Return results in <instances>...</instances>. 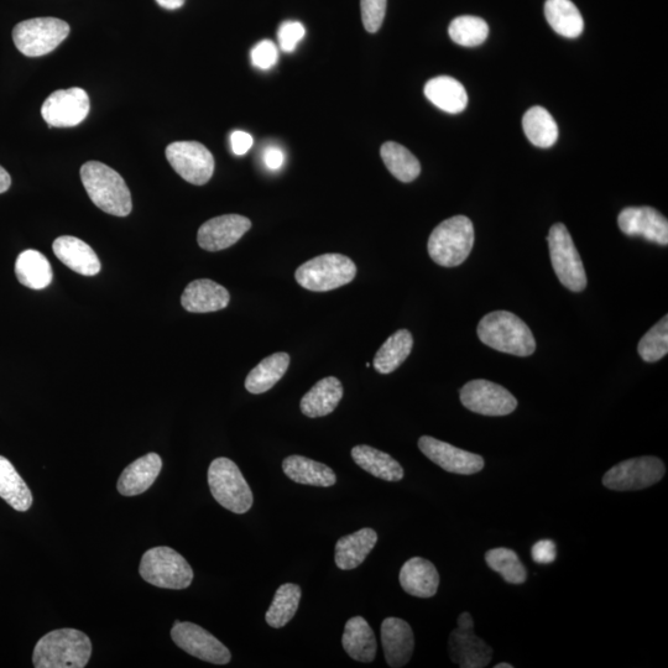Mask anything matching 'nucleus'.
<instances>
[{
  "label": "nucleus",
  "instance_id": "nucleus-13",
  "mask_svg": "<svg viewBox=\"0 0 668 668\" xmlns=\"http://www.w3.org/2000/svg\"><path fill=\"white\" fill-rule=\"evenodd\" d=\"M461 403L483 416H506L516 410L518 400L504 386L488 380H472L461 389Z\"/></svg>",
  "mask_w": 668,
  "mask_h": 668
},
{
  "label": "nucleus",
  "instance_id": "nucleus-9",
  "mask_svg": "<svg viewBox=\"0 0 668 668\" xmlns=\"http://www.w3.org/2000/svg\"><path fill=\"white\" fill-rule=\"evenodd\" d=\"M70 34V25L56 18H35L19 23L13 30L17 49L28 57H40L59 48Z\"/></svg>",
  "mask_w": 668,
  "mask_h": 668
},
{
  "label": "nucleus",
  "instance_id": "nucleus-5",
  "mask_svg": "<svg viewBox=\"0 0 668 668\" xmlns=\"http://www.w3.org/2000/svg\"><path fill=\"white\" fill-rule=\"evenodd\" d=\"M357 265L342 254H323L296 270L295 279L306 290L326 292L339 289L356 279Z\"/></svg>",
  "mask_w": 668,
  "mask_h": 668
},
{
  "label": "nucleus",
  "instance_id": "nucleus-38",
  "mask_svg": "<svg viewBox=\"0 0 668 668\" xmlns=\"http://www.w3.org/2000/svg\"><path fill=\"white\" fill-rule=\"evenodd\" d=\"M485 561L493 571L500 574L505 582L523 584L527 579L526 568L520 561L518 553L513 550L499 547L485 553Z\"/></svg>",
  "mask_w": 668,
  "mask_h": 668
},
{
  "label": "nucleus",
  "instance_id": "nucleus-34",
  "mask_svg": "<svg viewBox=\"0 0 668 668\" xmlns=\"http://www.w3.org/2000/svg\"><path fill=\"white\" fill-rule=\"evenodd\" d=\"M0 498L24 513L33 505V494L9 459L0 456Z\"/></svg>",
  "mask_w": 668,
  "mask_h": 668
},
{
  "label": "nucleus",
  "instance_id": "nucleus-17",
  "mask_svg": "<svg viewBox=\"0 0 668 668\" xmlns=\"http://www.w3.org/2000/svg\"><path fill=\"white\" fill-rule=\"evenodd\" d=\"M620 231L659 245L668 244V221L652 207H628L618 217Z\"/></svg>",
  "mask_w": 668,
  "mask_h": 668
},
{
  "label": "nucleus",
  "instance_id": "nucleus-12",
  "mask_svg": "<svg viewBox=\"0 0 668 668\" xmlns=\"http://www.w3.org/2000/svg\"><path fill=\"white\" fill-rule=\"evenodd\" d=\"M448 652L454 664L462 668H484L493 659L492 647L474 634V621L467 612L459 615L458 628L448 640Z\"/></svg>",
  "mask_w": 668,
  "mask_h": 668
},
{
  "label": "nucleus",
  "instance_id": "nucleus-20",
  "mask_svg": "<svg viewBox=\"0 0 668 668\" xmlns=\"http://www.w3.org/2000/svg\"><path fill=\"white\" fill-rule=\"evenodd\" d=\"M231 301L226 287L208 279L192 281L181 296L182 307L192 313L217 312Z\"/></svg>",
  "mask_w": 668,
  "mask_h": 668
},
{
  "label": "nucleus",
  "instance_id": "nucleus-1",
  "mask_svg": "<svg viewBox=\"0 0 668 668\" xmlns=\"http://www.w3.org/2000/svg\"><path fill=\"white\" fill-rule=\"evenodd\" d=\"M477 333L485 346L501 353L530 357L536 351V341L530 327L508 311L485 315L479 322Z\"/></svg>",
  "mask_w": 668,
  "mask_h": 668
},
{
  "label": "nucleus",
  "instance_id": "nucleus-45",
  "mask_svg": "<svg viewBox=\"0 0 668 668\" xmlns=\"http://www.w3.org/2000/svg\"><path fill=\"white\" fill-rule=\"evenodd\" d=\"M254 139L252 135L240 132H233L231 135V145L233 153L236 155H245L250 149H252Z\"/></svg>",
  "mask_w": 668,
  "mask_h": 668
},
{
  "label": "nucleus",
  "instance_id": "nucleus-6",
  "mask_svg": "<svg viewBox=\"0 0 668 668\" xmlns=\"http://www.w3.org/2000/svg\"><path fill=\"white\" fill-rule=\"evenodd\" d=\"M208 484L213 498L232 513L245 514L252 508V489L231 459L222 457L211 463Z\"/></svg>",
  "mask_w": 668,
  "mask_h": 668
},
{
  "label": "nucleus",
  "instance_id": "nucleus-29",
  "mask_svg": "<svg viewBox=\"0 0 668 668\" xmlns=\"http://www.w3.org/2000/svg\"><path fill=\"white\" fill-rule=\"evenodd\" d=\"M353 461L365 472L386 482H399L404 478V468L390 454L370 446L360 445L352 450Z\"/></svg>",
  "mask_w": 668,
  "mask_h": 668
},
{
  "label": "nucleus",
  "instance_id": "nucleus-32",
  "mask_svg": "<svg viewBox=\"0 0 668 668\" xmlns=\"http://www.w3.org/2000/svg\"><path fill=\"white\" fill-rule=\"evenodd\" d=\"M545 17L558 35L576 39L583 33L584 20L571 0H546Z\"/></svg>",
  "mask_w": 668,
  "mask_h": 668
},
{
  "label": "nucleus",
  "instance_id": "nucleus-28",
  "mask_svg": "<svg viewBox=\"0 0 668 668\" xmlns=\"http://www.w3.org/2000/svg\"><path fill=\"white\" fill-rule=\"evenodd\" d=\"M283 471L295 483L328 488L336 484V473L326 464L304 456H290L283 462Z\"/></svg>",
  "mask_w": 668,
  "mask_h": 668
},
{
  "label": "nucleus",
  "instance_id": "nucleus-46",
  "mask_svg": "<svg viewBox=\"0 0 668 668\" xmlns=\"http://www.w3.org/2000/svg\"><path fill=\"white\" fill-rule=\"evenodd\" d=\"M284 151L279 146H268L264 151V163L271 171L279 170L284 165Z\"/></svg>",
  "mask_w": 668,
  "mask_h": 668
},
{
  "label": "nucleus",
  "instance_id": "nucleus-26",
  "mask_svg": "<svg viewBox=\"0 0 668 668\" xmlns=\"http://www.w3.org/2000/svg\"><path fill=\"white\" fill-rule=\"evenodd\" d=\"M343 649L353 660L369 664L377 656V638L363 617L349 619L342 638Z\"/></svg>",
  "mask_w": 668,
  "mask_h": 668
},
{
  "label": "nucleus",
  "instance_id": "nucleus-43",
  "mask_svg": "<svg viewBox=\"0 0 668 668\" xmlns=\"http://www.w3.org/2000/svg\"><path fill=\"white\" fill-rule=\"evenodd\" d=\"M279 59V51L273 41L263 40L254 46L252 50V61L260 70H269L276 65Z\"/></svg>",
  "mask_w": 668,
  "mask_h": 668
},
{
  "label": "nucleus",
  "instance_id": "nucleus-14",
  "mask_svg": "<svg viewBox=\"0 0 668 668\" xmlns=\"http://www.w3.org/2000/svg\"><path fill=\"white\" fill-rule=\"evenodd\" d=\"M90 109V97L86 91L73 87L51 93L41 108V116L49 128H72L87 118Z\"/></svg>",
  "mask_w": 668,
  "mask_h": 668
},
{
  "label": "nucleus",
  "instance_id": "nucleus-40",
  "mask_svg": "<svg viewBox=\"0 0 668 668\" xmlns=\"http://www.w3.org/2000/svg\"><path fill=\"white\" fill-rule=\"evenodd\" d=\"M638 352L646 363L659 362L668 352V316L651 328L639 342Z\"/></svg>",
  "mask_w": 668,
  "mask_h": 668
},
{
  "label": "nucleus",
  "instance_id": "nucleus-48",
  "mask_svg": "<svg viewBox=\"0 0 668 668\" xmlns=\"http://www.w3.org/2000/svg\"><path fill=\"white\" fill-rule=\"evenodd\" d=\"M156 3H158L161 8L176 10L180 9L182 5L185 4V0H156Z\"/></svg>",
  "mask_w": 668,
  "mask_h": 668
},
{
  "label": "nucleus",
  "instance_id": "nucleus-25",
  "mask_svg": "<svg viewBox=\"0 0 668 668\" xmlns=\"http://www.w3.org/2000/svg\"><path fill=\"white\" fill-rule=\"evenodd\" d=\"M343 393V385L339 379L327 377L320 380L301 399L302 414L311 419L332 414L341 403Z\"/></svg>",
  "mask_w": 668,
  "mask_h": 668
},
{
  "label": "nucleus",
  "instance_id": "nucleus-15",
  "mask_svg": "<svg viewBox=\"0 0 668 668\" xmlns=\"http://www.w3.org/2000/svg\"><path fill=\"white\" fill-rule=\"evenodd\" d=\"M171 638L187 654L210 664L227 665L232 659L231 651L221 641L196 624L176 620Z\"/></svg>",
  "mask_w": 668,
  "mask_h": 668
},
{
  "label": "nucleus",
  "instance_id": "nucleus-39",
  "mask_svg": "<svg viewBox=\"0 0 668 668\" xmlns=\"http://www.w3.org/2000/svg\"><path fill=\"white\" fill-rule=\"evenodd\" d=\"M448 34L454 43L474 48L485 43L489 35V26L485 20L473 15H462L453 20Z\"/></svg>",
  "mask_w": 668,
  "mask_h": 668
},
{
  "label": "nucleus",
  "instance_id": "nucleus-24",
  "mask_svg": "<svg viewBox=\"0 0 668 668\" xmlns=\"http://www.w3.org/2000/svg\"><path fill=\"white\" fill-rule=\"evenodd\" d=\"M378 542V534L370 527L341 537L337 541L334 561L339 570L351 571L359 567Z\"/></svg>",
  "mask_w": 668,
  "mask_h": 668
},
{
  "label": "nucleus",
  "instance_id": "nucleus-7",
  "mask_svg": "<svg viewBox=\"0 0 668 668\" xmlns=\"http://www.w3.org/2000/svg\"><path fill=\"white\" fill-rule=\"evenodd\" d=\"M144 581L165 589L189 588L193 581V571L189 562L179 552L170 547H154L144 553L139 568Z\"/></svg>",
  "mask_w": 668,
  "mask_h": 668
},
{
  "label": "nucleus",
  "instance_id": "nucleus-36",
  "mask_svg": "<svg viewBox=\"0 0 668 668\" xmlns=\"http://www.w3.org/2000/svg\"><path fill=\"white\" fill-rule=\"evenodd\" d=\"M380 155L391 175L399 181L409 184L419 177L420 161L405 146L394 142L385 143L380 149Z\"/></svg>",
  "mask_w": 668,
  "mask_h": 668
},
{
  "label": "nucleus",
  "instance_id": "nucleus-2",
  "mask_svg": "<svg viewBox=\"0 0 668 668\" xmlns=\"http://www.w3.org/2000/svg\"><path fill=\"white\" fill-rule=\"evenodd\" d=\"M81 180L91 201L108 215L127 217L132 212V195L123 177L99 161L81 167Z\"/></svg>",
  "mask_w": 668,
  "mask_h": 668
},
{
  "label": "nucleus",
  "instance_id": "nucleus-22",
  "mask_svg": "<svg viewBox=\"0 0 668 668\" xmlns=\"http://www.w3.org/2000/svg\"><path fill=\"white\" fill-rule=\"evenodd\" d=\"M52 250L60 262L77 274L95 276L101 271L102 265L95 250L81 239L71 236L57 238Z\"/></svg>",
  "mask_w": 668,
  "mask_h": 668
},
{
  "label": "nucleus",
  "instance_id": "nucleus-3",
  "mask_svg": "<svg viewBox=\"0 0 668 668\" xmlns=\"http://www.w3.org/2000/svg\"><path fill=\"white\" fill-rule=\"evenodd\" d=\"M92 655L90 638L80 630L51 631L36 644L33 664L36 668H83Z\"/></svg>",
  "mask_w": 668,
  "mask_h": 668
},
{
  "label": "nucleus",
  "instance_id": "nucleus-11",
  "mask_svg": "<svg viewBox=\"0 0 668 668\" xmlns=\"http://www.w3.org/2000/svg\"><path fill=\"white\" fill-rule=\"evenodd\" d=\"M166 159L182 179L192 185L207 184L215 172V158L205 145L175 142L166 148Z\"/></svg>",
  "mask_w": 668,
  "mask_h": 668
},
{
  "label": "nucleus",
  "instance_id": "nucleus-16",
  "mask_svg": "<svg viewBox=\"0 0 668 668\" xmlns=\"http://www.w3.org/2000/svg\"><path fill=\"white\" fill-rule=\"evenodd\" d=\"M419 448L430 461L445 469L446 472L472 476L484 468V459L479 454L461 450L437 438L422 436L419 440Z\"/></svg>",
  "mask_w": 668,
  "mask_h": 668
},
{
  "label": "nucleus",
  "instance_id": "nucleus-23",
  "mask_svg": "<svg viewBox=\"0 0 668 668\" xmlns=\"http://www.w3.org/2000/svg\"><path fill=\"white\" fill-rule=\"evenodd\" d=\"M163 461L156 453L137 459L124 469L118 480V492L124 497H135L146 492L158 478Z\"/></svg>",
  "mask_w": 668,
  "mask_h": 668
},
{
  "label": "nucleus",
  "instance_id": "nucleus-21",
  "mask_svg": "<svg viewBox=\"0 0 668 668\" xmlns=\"http://www.w3.org/2000/svg\"><path fill=\"white\" fill-rule=\"evenodd\" d=\"M399 581L407 594L417 598L436 596L440 586V574L429 560L414 557L401 568Z\"/></svg>",
  "mask_w": 668,
  "mask_h": 668
},
{
  "label": "nucleus",
  "instance_id": "nucleus-41",
  "mask_svg": "<svg viewBox=\"0 0 668 668\" xmlns=\"http://www.w3.org/2000/svg\"><path fill=\"white\" fill-rule=\"evenodd\" d=\"M386 3H388V0H360L363 25L368 33H377L382 28L386 13Z\"/></svg>",
  "mask_w": 668,
  "mask_h": 668
},
{
  "label": "nucleus",
  "instance_id": "nucleus-35",
  "mask_svg": "<svg viewBox=\"0 0 668 668\" xmlns=\"http://www.w3.org/2000/svg\"><path fill=\"white\" fill-rule=\"evenodd\" d=\"M523 128L527 139L537 148H551L557 142V124L544 107L530 108L523 118Z\"/></svg>",
  "mask_w": 668,
  "mask_h": 668
},
{
  "label": "nucleus",
  "instance_id": "nucleus-8",
  "mask_svg": "<svg viewBox=\"0 0 668 668\" xmlns=\"http://www.w3.org/2000/svg\"><path fill=\"white\" fill-rule=\"evenodd\" d=\"M547 243H549L552 268L560 283L573 292L586 290L588 283L586 269L565 224H553Z\"/></svg>",
  "mask_w": 668,
  "mask_h": 668
},
{
  "label": "nucleus",
  "instance_id": "nucleus-33",
  "mask_svg": "<svg viewBox=\"0 0 668 668\" xmlns=\"http://www.w3.org/2000/svg\"><path fill=\"white\" fill-rule=\"evenodd\" d=\"M414 348V337L410 331L399 330L386 339L374 358V369L380 374L395 372L409 358Z\"/></svg>",
  "mask_w": 668,
  "mask_h": 668
},
{
  "label": "nucleus",
  "instance_id": "nucleus-30",
  "mask_svg": "<svg viewBox=\"0 0 668 668\" xmlns=\"http://www.w3.org/2000/svg\"><path fill=\"white\" fill-rule=\"evenodd\" d=\"M290 365V356L285 352L271 354L255 367L245 379V389L250 394H264L283 379Z\"/></svg>",
  "mask_w": 668,
  "mask_h": 668
},
{
  "label": "nucleus",
  "instance_id": "nucleus-27",
  "mask_svg": "<svg viewBox=\"0 0 668 668\" xmlns=\"http://www.w3.org/2000/svg\"><path fill=\"white\" fill-rule=\"evenodd\" d=\"M425 96L441 111L458 114L467 108L468 95L461 82L452 77L432 78L425 86Z\"/></svg>",
  "mask_w": 668,
  "mask_h": 668
},
{
  "label": "nucleus",
  "instance_id": "nucleus-31",
  "mask_svg": "<svg viewBox=\"0 0 668 668\" xmlns=\"http://www.w3.org/2000/svg\"><path fill=\"white\" fill-rule=\"evenodd\" d=\"M15 275L20 284L33 290L46 289L54 278L49 260L33 249L25 250L19 255L15 263Z\"/></svg>",
  "mask_w": 668,
  "mask_h": 668
},
{
  "label": "nucleus",
  "instance_id": "nucleus-42",
  "mask_svg": "<svg viewBox=\"0 0 668 668\" xmlns=\"http://www.w3.org/2000/svg\"><path fill=\"white\" fill-rule=\"evenodd\" d=\"M305 26L299 22H285L278 31L280 48L285 52L295 51L300 41L305 38Z\"/></svg>",
  "mask_w": 668,
  "mask_h": 668
},
{
  "label": "nucleus",
  "instance_id": "nucleus-37",
  "mask_svg": "<svg viewBox=\"0 0 668 668\" xmlns=\"http://www.w3.org/2000/svg\"><path fill=\"white\" fill-rule=\"evenodd\" d=\"M301 596V588L296 584L285 583L280 586L275 593L273 603L266 612V623L271 628H284L295 617L297 609H299Z\"/></svg>",
  "mask_w": 668,
  "mask_h": 668
},
{
  "label": "nucleus",
  "instance_id": "nucleus-10",
  "mask_svg": "<svg viewBox=\"0 0 668 668\" xmlns=\"http://www.w3.org/2000/svg\"><path fill=\"white\" fill-rule=\"evenodd\" d=\"M666 467L657 457H638L621 462L609 469L603 477L605 488L617 492L641 490L659 483L664 478Z\"/></svg>",
  "mask_w": 668,
  "mask_h": 668
},
{
  "label": "nucleus",
  "instance_id": "nucleus-19",
  "mask_svg": "<svg viewBox=\"0 0 668 668\" xmlns=\"http://www.w3.org/2000/svg\"><path fill=\"white\" fill-rule=\"evenodd\" d=\"M382 643L385 660L393 668L409 664L415 649L411 626L399 618H386L382 624Z\"/></svg>",
  "mask_w": 668,
  "mask_h": 668
},
{
  "label": "nucleus",
  "instance_id": "nucleus-44",
  "mask_svg": "<svg viewBox=\"0 0 668 668\" xmlns=\"http://www.w3.org/2000/svg\"><path fill=\"white\" fill-rule=\"evenodd\" d=\"M532 560L539 565H550L556 561V544L551 540H541L536 542L531 549Z\"/></svg>",
  "mask_w": 668,
  "mask_h": 668
},
{
  "label": "nucleus",
  "instance_id": "nucleus-4",
  "mask_svg": "<svg viewBox=\"0 0 668 668\" xmlns=\"http://www.w3.org/2000/svg\"><path fill=\"white\" fill-rule=\"evenodd\" d=\"M474 239L476 236L471 219L466 216H454L433 229L427 249L437 265L443 268H456L466 262L471 255Z\"/></svg>",
  "mask_w": 668,
  "mask_h": 668
},
{
  "label": "nucleus",
  "instance_id": "nucleus-47",
  "mask_svg": "<svg viewBox=\"0 0 668 668\" xmlns=\"http://www.w3.org/2000/svg\"><path fill=\"white\" fill-rule=\"evenodd\" d=\"M10 185H12L10 175L0 166V193L7 192L10 189Z\"/></svg>",
  "mask_w": 668,
  "mask_h": 668
},
{
  "label": "nucleus",
  "instance_id": "nucleus-49",
  "mask_svg": "<svg viewBox=\"0 0 668 668\" xmlns=\"http://www.w3.org/2000/svg\"><path fill=\"white\" fill-rule=\"evenodd\" d=\"M495 668H514V666L510 664H505V662H501V664H498L497 666H495Z\"/></svg>",
  "mask_w": 668,
  "mask_h": 668
},
{
  "label": "nucleus",
  "instance_id": "nucleus-18",
  "mask_svg": "<svg viewBox=\"0 0 668 668\" xmlns=\"http://www.w3.org/2000/svg\"><path fill=\"white\" fill-rule=\"evenodd\" d=\"M252 228L250 219L240 215H224L210 219L198 229L197 242L207 252H219L236 244Z\"/></svg>",
  "mask_w": 668,
  "mask_h": 668
}]
</instances>
